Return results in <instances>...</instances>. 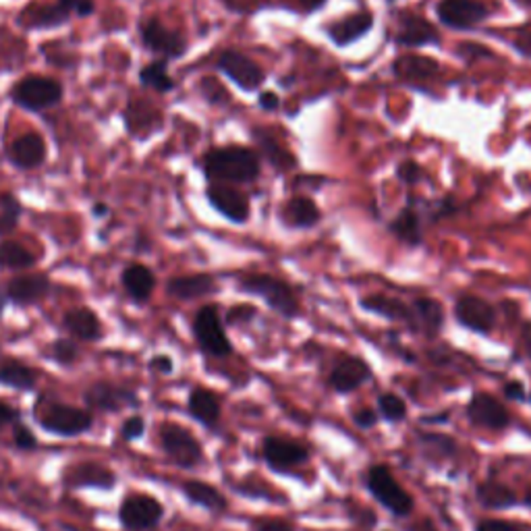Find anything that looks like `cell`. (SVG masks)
<instances>
[{"label": "cell", "instance_id": "cell-1", "mask_svg": "<svg viewBox=\"0 0 531 531\" xmlns=\"http://www.w3.org/2000/svg\"><path fill=\"white\" fill-rule=\"evenodd\" d=\"M202 170L212 183H251L260 177V156L243 146L214 148L204 154Z\"/></svg>", "mask_w": 531, "mask_h": 531}, {"label": "cell", "instance_id": "cell-2", "mask_svg": "<svg viewBox=\"0 0 531 531\" xmlns=\"http://www.w3.org/2000/svg\"><path fill=\"white\" fill-rule=\"evenodd\" d=\"M365 490L394 519H407L415 511L413 494L403 488L386 463H372L363 478Z\"/></svg>", "mask_w": 531, "mask_h": 531}, {"label": "cell", "instance_id": "cell-3", "mask_svg": "<svg viewBox=\"0 0 531 531\" xmlns=\"http://www.w3.org/2000/svg\"><path fill=\"white\" fill-rule=\"evenodd\" d=\"M38 426L44 432L59 438H79L94 428V413L88 407H77L61 401L42 403L35 411Z\"/></svg>", "mask_w": 531, "mask_h": 531}, {"label": "cell", "instance_id": "cell-4", "mask_svg": "<svg viewBox=\"0 0 531 531\" xmlns=\"http://www.w3.org/2000/svg\"><path fill=\"white\" fill-rule=\"evenodd\" d=\"M162 453L179 469L193 471L206 463V450L199 438L189 428L175 421H164L158 430Z\"/></svg>", "mask_w": 531, "mask_h": 531}, {"label": "cell", "instance_id": "cell-5", "mask_svg": "<svg viewBox=\"0 0 531 531\" xmlns=\"http://www.w3.org/2000/svg\"><path fill=\"white\" fill-rule=\"evenodd\" d=\"M64 98V85L56 77L30 73L13 85L9 100L25 112H46L56 109Z\"/></svg>", "mask_w": 531, "mask_h": 531}, {"label": "cell", "instance_id": "cell-6", "mask_svg": "<svg viewBox=\"0 0 531 531\" xmlns=\"http://www.w3.org/2000/svg\"><path fill=\"white\" fill-rule=\"evenodd\" d=\"M237 286H239L241 293L264 299V304L268 305L272 312L283 315L285 320L299 318L301 304L295 291H293L285 281H281V278H275L270 275H247L239 278Z\"/></svg>", "mask_w": 531, "mask_h": 531}, {"label": "cell", "instance_id": "cell-7", "mask_svg": "<svg viewBox=\"0 0 531 531\" xmlns=\"http://www.w3.org/2000/svg\"><path fill=\"white\" fill-rule=\"evenodd\" d=\"M191 333L193 339H196L198 349L202 351L206 357L225 360V357H231L235 353V347L227 334V326L225 322H222L218 305L208 304L204 307H199L196 315H193Z\"/></svg>", "mask_w": 531, "mask_h": 531}, {"label": "cell", "instance_id": "cell-8", "mask_svg": "<svg viewBox=\"0 0 531 531\" xmlns=\"http://www.w3.org/2000/svg\"><path fill=\"white\" fill-rule=\"evenodd\" d=\"M164 515L162 502L148 492H127L117 508V519L125 531H154Z\"/></svg>", "mask_w": 531, "mask_h": 531}, {"label": "cell", "instance_id": "cell-9", "mask_svg": "<svg viewBox=\"0 0 531 531\" xmlns=\"http://www.w3.org/2000/svg\"><path fill=\"white\" fill-rule=\"evenodd\" d=\"M260 457L275 473H291L304 468L312 459V449L305 442L281 434H266L260 440Z\"/></svg>", "mask_w": 531, "mask_h": 531}, {"label": "cell", "instance_id": "cell-10", "mask_svg": "<svg viewBox=\"0 0 531 531\" xmlns=\"http://www.w3.org/2000/svg\"><path fill=\"white\" fill-rule=\"evenodd\" d=\"M83 403L92 413H123L127 409H140L141 397L131 386L96 380L83 391Z\"/></svg>", "mask_w": 531, "mask_h": 531}, {"label": "cell", "instance_id": "cell-11", "mask_svg": "<svg viewBox=\"0 0 531 531\" xmlns=\"http://www.w3.org/2000/svg\"><path fill=\"white\" fill-rule=\"evenodd\" d=\"M140 40L150 54H154L156 59H162L167 63L183 59L189 50L188 38H185L179 30H170V27L164 25L158 17L141 21Z\"/></svg>", "mask_w": 531, "mask_h": 531}, {"label": "cell", "instance_id": "cell-12", "mask_svg": "<svg viewBox=\"0 0 531 531\" xmlns=\"http://www.w3.org/2000/svg\"><path fill=\"white\" fill-rule=\"evenodd\" d=\"M465 418L473 428L486 430V432H505L513 423V415L505 401L486 391L471 394L468 405H465Z\"/></svg>", "mask_w": 531, "mask_h": 531}, {"label": "cell", "instance_id": "cell-13", "mask_svg": "<svg viewBox=\"0 0 531 531\" xmlns=\"http://www.w3.org/2000/svg\"><path fill=\"white\" fill-rule=\"evenodd\" d=\"M372 378H374V370H372V365L363 357L341 353L333 362V365H330L326 384L333 392L347 397V394L360 391Z\"/></svg>", "mask_w": 531, "mask_h": 531}, {"label": "cell", "instance_id": "cell-14", "mask_svg": "<svg viewBox=\"0 0 531 531\" xmlns=\"http://www.w3.org/2000/svg\"><path fill=\"white\" fill-rule=\"evenodd\" d=\"M53 291V281L44 272H19L5 285L9 304L17 307H32L44 301Z\"/></svg>", "mask_w": 531, "mask_h": 531}, {"label": "cell", "instance_id": "cell-15", "mask_svg": "<svg viewBox=\"0 0 531 531\" xmlns=\"http://www.w3.org/2000/svg\"><path fill=\"white\" fill-rule=\"evenodd\" d=\"M217 69L222 75H227L231 82L241 88L243 92H256L262 88L266 82L264 69L256 61H251L249 56L237 53V50H225L220 53L217 61Z\"/></svg>", "mask_w": 531, "mask_h": 531}, {"label": "cell", "instance_id": "cell-16", "mask_svg": "<svg viewBox=\"0 0 531 531\" xmlns=\"http://www.w3.org/2000/svg\"><path fill=\"white\" fill-rule=\"evenodd\" d=\"M63 484L73 490H112L119 484V476L104 463L79 461L63 471Z\"/></svg>", "mask_w": 531, "mask_h": 531}, {"label": "cell", "instance_id": "cell-17", "mask_svg": "<svg viewBox=\"0 0 531 531\" xmlns=\"http://www.w3.org/2000/svg\"><path fill=\"white\" fill-rule=\"evenodd\" d=\"M455 320L459 326L476 334H490L497 326V310L478 295H461L455 301Z\"/></svg>", "mask_w": 531, "mask_h": 531}, {"label": "cell", "instance_id": "cell-18", "mask_svg": "<svg viewBox=\"0 0 531 531\" xmlns=\"http://www.w3.org/2000/svg\"><path fill=\"white\" fill-rule=\"evenodd\" d=\"M436 15L440 24L450 30H473L488 19L490 11L479 0H440L436 6Z\"/></svg>", "mask_w": 531, "mask_h": 531}, {"label": "cell", "instance_id": "cell-19", "mask_svg": "<svg viewBox=\"0 0 531 531\" xmlns=\"http://www.w3.org/2000/svg\"><path fill=\"white\" fill-rule=\"evenodd\" d=\"M179 492L183 494V498L188 500L189 505L204 508V511L214 517L227 515L228 508H231V500L227 498V494L214 484L206 482V479H183V482L179 484Z\"/></svg>", "mask_w": 531, "mask_h": 531}, {"label": "cell", "instance_id": "cell-20", "mask_svg": "<svg viewBox=\"0 0 531 531\" xmlns=\"http://www.w3.org/2000/svg\"><path fill=\"white\" fill-rule=\"evenodd\" d=\"M206 199L220 217L235 222V225H243L249 220V199L239 189L228 188L225 183H212L206 189Z\"/></svg>", "mask_w": 531, "mask_h": 531}, {"label": "cell", "instance_id": "cell-21", "mask_svg": "<svg viewBox=\"0 0 531 531\" xmlns=\"http://www.w3.org/2000/svg\"><path fill=\"white\" fill-rule=\"evenodd\" d=\"M48 148L44 138L38 131H30L19 135L11 141L9 150H6V158H9L11 167L21 172L35 170L46 162Z\"/></svg>", "mask_w": 531, "mask_h": 531}, {"label": "cell", "instance_id": "cell-22", "mask_svg": "<svg viewBox=\"0 0 531 531\" xmlns=\"http://www.w3.org/2000/svg\"><path fill=\"white\" fill-rule=\"evenodd\" d=\"M63 328L71 339L82 343H98L106 336L104 322L88 305L71 307L63 314Z\"/></svg>", "mask_w": 531, "mask_h": 531}, {"label": "cell", "instance_id": "cell-23", "mask_svg": "<svg viewBox=\"0 0 531 531\" xmlns=\"http://www.w3.org/2000/svg\"><path fill=\"white\" fill-rule=\"evenodd\" d=\"M188 413L193 421L214 432L222 421L220 394L212 389H206V386H193L188 394Z\"/></svg>", "mask_w": 531, "mask_h": 531}, {"label": "cell", "instance_id": "cell-24", "mask_svg": "<svg viewBox=\"0 0 531 531\" xmlns=\"http://www.w3.org/2000/svg\"><path fill=\"white\" fill-rule=\"evenodd\" d=\"M121 285L127 293V297L133 301L135 305H146L152 299L158 278L156 272L150 266L141 262L127 264L123 272H121Z\"/></svg>", "mask_w": 531, "mask_h": 531}, {"label": "cell", "instance_id": "cell-25", "mask_svg": "<svg viewBox=\"0 0 531 531\" xmlns=\"http://www.w3.org/2000/svg\"><path fill=\"white\" fill-rule=\"evenodd\" d=\"M71 15H73V11L61 3L27 5L17 15V24L24 30H53V27L67 24Z\"/></svg>", "mask_w": 531, "mask_h": 531}, {"label": "cell", "instance_id": "cell-26", "mask_svg": "<svg viewBox=\"0 0 531 531\" xmlns=\"http://www.w3.org/2000/svg\"><path fill=\"white\" fill-rule=\"evenodd\" d=\"M473 497H476L479 507L494 513L508 511V508L521 505V497L515 492V488L494 478H486L484 482H479L473 490Z\"/></svg>", "mask_w": 531, "mask_h": 531}, {"label": "cell", "instance_id": "cell-27", "mask_svg": "<svg viewBox=\"0 0 531 531\" xmlns=\"http://www.w3.org/2000/svg\"><path fill=\"white\" fill-rule=\"evenodd\" d=\"M218 291V283L212 275L198 272V275L172 276L167 283V293L177 301H196Z\"/></svg>", "mask_w": 531, "mask_h": 531}, {"label": "cell", "instance_id": "cell-28", "mask_svg": "<svg viewBox=\"0 0 531 531\" xmlns=\"http://www.w3.org/2000/svg\"><path fill=\"white\" fill-rule=\"evenodd\" d=\"M38 380L40 372L24 360H17V357H3L0 360V386L19 392H32L38 386Z\"/></svg>", "mask_w": 531, "mask_h": 531}, {"label": "cell", "instance_id": "cell-29", "mask_svg": "<svg viewBox=\"0 0 531 531\" xmlns=\"http://www.w3.org/2000/svg\"><path fill=\"white\" fill-rule=\"evenodd\" d=\"M415 440H418L421 455L432 463L450 461L459 453V442L455 438L444 432H436V430H426V432L418 430L415 432Z\"/></svg>", "mask_w": 531, "mask_h": 531}, {"label": "cell", "instance_id": "cell-30", "mask_svg": "<svg viewBox=\"0 0 531 531\" xmlns=\"http://www.w3.org/2000/svg\"><path fill=\"white\" fill-rule=\"evenodd\" d=\"M372 27H374V15L368 11L357 13V15L344 17L341 21H334L326 27V34L330 35V40L334 42L336 46H349L353 44L355 40L363 38Z\"/></svg>", "mask_w": 531, "mask_h": 531}, {"label": "cell", "instance_id": "cell-31", "mask_svg": "<svg viewBox=\"0 0 531 531\" xmlns=\"http://www.w3.org/2000/svg\"><path fill=\"white\" fill-rule=\"evenodd\" d=\"M360 305L363 307L365 312L376 314L384 320L403 322V324H407L415 333L413 310H411V305L403 304V301H399L394 297H386V295H370V297H363L360 301Z\"/></svg>", "mask_w": 531, "mask_h": 531}, {"label": "cell", "instance_id": "cell-32", "mask_svg": "<svg viewBox=\"0 0 531 531\" xmlns=\"http://www.w3.org/2000/svg\"><path fill=\"white\" fill-rule=\"evenodd\" d=\"M413 320H415V333L426 334L428 339L440 334L444 326V307L432 297H418L411 304Z\"/></svg>", "mask_w": 531, "mask_h": 531}, {"label": "cell", "instance_id": "cell-33", "mask_svg": "<svg viewBox=\"0 0 531 531\" xmlns=\"http://www.w3.org/2000/svg\"><path fill=\"white\" fill-rule=\"evenodd\" d=\"M438 35L436 27L426 21L423 17L418 15H407L401 24L399 34L394 35L399 46H409V48H418V46H428V44H436Z\"/></svg>", "mask_w": 531, "mask_h": 531}, {"label": "cell", "instance_id": "cell-34", "mask_svg": "<svg viewBox=\"0 0 531 531\" xmlns=\"http://www.w3.org/2000/svg\"><path fill=\"white\" fill-rule=\"evenodd\" d=\"M40 257L25 246V243L15 239L0 241V270L6 272H30L38 266Z\"/></svg>", "mask_w": 531, "mask_h": 531}, {"label": "cell", "instance_id": "cell-35", "mask_svg": "<svg viewBox=\"0 0 531 531\" xmlns=\"http://www.w3.org/2000/svg\"><path fill=\"white\" fill-rule=\"evenodd\" d=\"M394 75L401 79H407V82H423V79H432L440 67L434 59H428V56H401V59L394 61L392 64Z\"/></svg>", "mask_w": 531, "mask_h": 531}, {"label": "cell", "instance_id": "cell-36", "mask_svg": "<svg viewBox=\"0 0 531 531\" xmlns=\"http://www.w3.org/2000/svg\"><path fill=\"white\" fill-rule=\"evenodd\" d=\"M320 217L322 214L312 198L297 196L289 199L283 208V220L289 227H295V228H310L320 220Z\"/></svg>", "mask_w": 531, "mask_h": 531}, {"label": "cell", "instance_id": "cell-37", "mask_svg": "<svg viewBox=\"0 0 531 531\" xmlns=\"http://www.w3.org/2000/svg\"><path fill=\"white\" fill-rule=\"evenodd\" d=\"M251 138L256 140L257 148H260V154L272 164V167H276L278 170H289L293 167H297L295 156L286 152L270 133L262 131V129H254V131H251Z\"/></svg>", "mask_w": 531, "mask_h": 531}, {"label": "cell", "instance_id": "cell-38", "mask_svg": "<svg viewBox=\"0 0 531 531\" xmlns=\"http://www.w3.org/2000/svg\"><path fill=\"white\" fill-rule=\"evenodd\" d=\"M138 79L143 88L154 90L158 92V94H170V92L177 88V82L169 73V63L162 59H156L152 63L143 64L138 73Z\"/></svg>", "mask_w": 531, "mask_h": 531}, {"label": "cell", "instance_id": "cell-39", "mask_svg": "<svg viewBox=\"0 0 531 531\" xmlns=\"http://www.w3.org/2000/svg\"><path fill=\"white\" fill-rule=\"evenodd\" d=\"M389 228L392 235H397L409 247L421 246V220L411 206H407L405 210L391 222Z\"/></svg>", "mask_w": 531, "mask_h": 531}, {"label": "cell", "instance_id": "cell-40", "mask_svg": "<svg viewBox=\"0 0 531 531\" xmlns=\"http://www.w3.org/2000/svg\"><path fill=\"white\" fill-rule=\"evenodd\" d=\"M21 217H24V204L15 193H0V239L17 231Z\"/></svg>", "mask_w": 531, "mask_h": 531}, {"label": "cell", "instance_id": "cell-41", "mask_svg": "<svg viewBox=\"0 0 531 531\" xmlns=\"http://www.w3.org/2000/svg\"><path fill=\"white\" fill-rule=\"evenodd\" d=\"M376 411L380 415V420L389 423H403L409 418L407 401L394 391H386L378 394Z\"/></svg>", "mask_w": 531, "mask_h": 531}, {"label": "cell", "instance_id": "cell-42", "mask_svg": "<svg viewBox=\"0 0 531 531\" xmlns=\"http://www.w3.org/2000/svg\"><path fill=\"white\" fill-rule=\"evenodd\" d=\"M44 357L61 368H71L79 360H82V349H79V343L71 336H61V339H54L48 344L44 351Z\"/></svg>", "mask_w": 531, "mask_h": 531}, {"label": "cell", "instance_id": "cell-43", "mask_svg": "<svg viewBox=\"0 0 531 531\" xmlns=\"http://www.w3.org/2000/svg\"><path fill=\"white\" fill-rule=\"evenodd\" d=\"M249 531H297L295 523L275 515H257L249 519Z\"/></svg>", "mask_w": 531, "mask_h": 531}, {"label": "cell", "instance_id": "cell-44", "mask_svg": "<svg viewBox=\"0 0 531 531\" xmlns=\"http://www.w3.org/2000/svg\"><path fill=\"white\" fill-rule=\"evenodd\" d=\"M146 430H148L146 418H143V415H140V413H133V415H129V418H125L123 423H121L119 438L123 442H135V440H140V438L146 436Z\"/></svg>", "mask_w": 531, "mask_h": 531}, {"label": "cell", "instance_id": "cell-45", "mask_svg": "<svg viewBox=\"0 0 531 531\" xmlns=\"http://www.w3.org/2000/svg\"><path fill=\"white\" fill-rule=\"evenodd\" d=\"M13 444H15L17 450H24V453H32V450H38V436L32 432V428L24 421L13 423Z\"/></svg>", "mask_w": 531, "mask_h": 531}, {"label": "cell", "instance_id": "cell-46", "mask_svg": "<svg viewBox=\"0 0 531 531\" xmlns=\"http://www.w3.org/2000/svg\"><path fill=\"white\" fill-rule=\"evenodd\" d=\"M351 420H353L357 430L368 432V430L376 428V423L380 421V415L374 407H360V409H355L353 413H351Z\"/></svg>", "mask_w": 531, "mask_h": 531}, {"label": "cell", "instance_id": "cell-47", "mask_svg": "<svg viewBox=\"0 0 531 531\" xmlns=\"http://www.w3.org/2000/svg\"><path fill=\"white\" fill-rule=\"evenodd\" d=\"M473 531H523L517 523L500 519V517H486L476 523Z\"/></svg>", "mask_w": 531, "mask_h": 531}, {"label": "cell", "instance_id": "cell-48", "mask_svg": "<svg viewBox=\"0 0 531 531\" xmlns=\"http://www.w3.org/2000/svg\"><path fill=\"white\" fill-rule=\"evenodd\" d=\"M502 397L508 403H523L527 399V389L521 380H508V382L502 384Z\"/></svg>", "mask_w": 531, "mask_h": 531}, {"label": "cell", "instance_id": "cell-49", "mask_svg": "<svg viewBox=\"0 0 531 531\" xmlns=\"http://www.w3.org/2000/svg\"><path fill=\"white\" fill-rule=\"evenodd\" d=\"M397 177H399L403 183H407V185H415V183H418L420 179H421V169H420V164H418V162H413V160L401 162V164H399V169H397Z\"/></svg>", "mask_w": 531, "mask_h": 531}, {"label": "cell", "instance_id": "cell-50", "mask_svg": "<svg viewBox=\"0 0 531 531\" xmlns=\"http://www.w3.org/2000/svg\"><path fill=\"white\" fill-rule=\"evenodd\" d=\"M19 420H21L19 407L9 403V401L0 399V432H3L5 428L13 426V423H17Z\"/></svg>", "mask_w": 531, "mask_h": 531}, {"label": "cell", "instance_id": "cell-51", "mask_svg": "<svg viewBox=\"0 0 531 531\" xmlns=\"http://www.w3.org/2000/svg\"><path fill=\"white\" fill-rule=\"evenodd\" d=\"M148 368L162 376H170L172 372H175V362H172V357L167 353H158L148 362Z\"/></svg>", "mask_w": 531, "mask_h": 531}, {"label": "cell", "instance_id": "cell-52", "mask_svg": "<svg viewBox=\"0 0 531 531\" xmlns=\"http://www.w3.org/2000/svg\"><path fill=\"white\" fill-rule=\"evenodd\" d=\"M515 50L523 56H527V59H531V25L523 27V32L517 35V40L513 42Z\"/></svg>", "mask_w": 531, "mask_h": 531}, {"label": "cell", "instance_id": "cell-53", "mask_svg": "<svg viewBox=\"0 0 531 531\" xmlns=\"http://www.w3.org/2000/svg\"><path fill=\"white\" fill-rule=\"evenodd\" d=\"M256 315V310L251 305H237V307H233L231 312L227 314V322L228 324H237V322H239V318L243 320V322H247V320H251Z\"/></svg>", "mask_w": 531, "mask_h": 531}, {"label": "cell", "instance_id": "cell-54", "mask_svg": "<svg viewBox=\"0 0 531 531\" xmlns=\"http://www.w3.org/2000/svg\"><path fill=\"white\" fill-rule=\"evenodd\" d=\"M222 5L227 6L228 11H235V13H251L256 11V6L260 0H220Z\"/></svg>", "mask_w": 531, "mask_h": 531}, {"label": "cell", "instance_id": "cell-55", "mask_svg": "<svg viewBox=\"0 0 531 531\" xmlns=\"http://www.w3.org/2000/svg\"><path fill=\"white\" fill-rule=\"evenodd\" d=\"M96 13V0H77L73 6V15L79 19H88Z\"/></svg>", "mask_w": 531, "mask_h": 531}, {"label": "cell", "instance_id": "cell-56", "mask_svg": "<svg viewBox=\"0 0 531 531\" xmlns=\"http://www.w3.org/2000/svg\"><path fill=\"white\" fill-rule=\"evenodd\" d=\"M278 104H281V98H278L275 92H264L260 96V106L264 111H276Z\"/></svg>", "mask_w": 531, "mask_h": 531}, {"label": "cell", "instance_id": "cell-57", "mask_svg": "<svg viewBox=\"0 0 531 531\" xmlns=\"http://www.w3.org/2000/svg\"><path fill=\"white\" fill-rule=\"evenodd\" d=\"M92 217H94L96 220H104V218H109L111 217V206L106 204V202H94L92 204Z\"/></svg>", "mask_w": 531, "mask_h": 531}, {"label": "cell", "instance_id": "cell-58", "mask_svg": "<svg viewBox=\"0 0 531 531\" xmlns=\"http://www.w3.org/2000/svg\"><path fill=\"white\" fill-rule=\"evenodd\" d=\"M521 341H523V347H526L527 355L531 357V322H526L521 330Z\"/></svg>", "mask_w": 531, "mask_h": 531}, {"label": "cell", "instance_id": "cell-59", "mask_svg": "<svg viewBox=\"0 0 531 531\" xmlns=\"http://www.w3.org/2000/svg\"><path fill=\"white\" fill-rule=\"evenodd\" d=\"M324 3H326V0H301V5H304L305 11H315L318 6H322Z\"/></svg>", "mask_w": 531, "mask_h": 531}, {"label": "cell", "instance_id": "cell-60", "mask_svg": "<svg viewBox=\"0 0 531 531\" xmlns=\"http://www.w3.org/2000/svg\"><path fill=\"white\" fill-rule=\"evenodd\" d=\"M6 305H9V299H6V295H5V289H0V320H3Z\"/></svg>", "mask_w": 531, "mask_h": 531}, {"label": "cell", "instance_id": "cell-61", "mask_svg": "<svg viewBox=\"0 0 531 531\" xmlns=\"http://www.w3.org/2000/svg\"><path fill=\"white\" fill-rule=\"evenodd\" d=\"M521 502H523V505H526V507L529 508V511H531V488H527L526 494H523V497H521Z\"/></svg>", "mask_w": 531, "mask_h": 531}, {"label": "cell", "instance_id": "cell-62", "mask_svg": "<svg viewBox=\"0 0 531 531\" xmlns=\"http://www.w3.org/2000/svg\"><path fill=\"white\" fill-rule=\"evenodd\" d=\"M56 3H61V5H64V6H69V9L73 11V6H75L77 0H56Z\"/></svg>", "mask_w": 531, "mask_h": 531}, {"label": "cell", "instance_id": "cell-63", "mask_svg": "<svg viewBox=\"0 0 531 531\" xmlns=\"http://www.w3.org/2000/svg\"><path fill=\"white\" fill-rule=\"evenodd\" d=\"M513 3H517L519 6H531V0H513Z\"/></svg>", "mask_w": 531, "mask_h": 531}]
</instances>
